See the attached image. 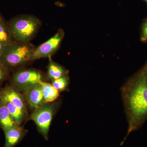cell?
<instances>
[{
    "label": "cell",
    "instance_id": "obj_13",
    "mask_svg": "<svg viewBox=\"0 0 147 147\" xmlns=\"http://www.w3.org/2000/svg\"><path fill=\"white\" fill-rule=\"evenodd\" d=\"M2 100L7 106L9 113L12 116L14 121L16 123V124L18 126H21L28 117V114L24 113L22 110L18 109L11 102Z\"/></svg>",
    "mask_w": 147,
    "mask_h": 147
},
{
    "label": "cell",
    "instance_id": "obj_3",
    "mask_svg": "<svg viewBox=\"0 0 147 147\" xmlns=\"http://www.w3.org/2000/svg\"><path fill=\"white\" fill-rule=\"evenodd\" d=\"M11 35L13 41L30 42L35 36L41 26V22L35 16L20 15L8 22Z\"/></svg>",
    "mask_w": 147,
    "mask_h": 147
},
{
    "label": "cell",
    "instance_id": "obj_17",
    "mask_svg": "<svg viewBox=\"0 0 147 147\" xmlns=\"http://www.w3.org/2000/svg\"><path fill=\"white\" fill-rule=\"evenodd\" d=\"M142 39L144 40H147V21L145 22L142 28Z\"/></svg>",
    "mask_w": 147,
    "mask_h": 147
},
{
    "label": "cell",
    "instance_id": "obj_20",
    "mask_svg": "<svg viewBox=\"0 0 147 147\" xmlns=\"http://www.w3.org/2000/svg\"><path fill=\"white\" fill-rule=\"evenodd\" d=\"M144 1L146 2L147 3V0H144Z\"/></svg>",
    "mask_w": 147,
    "mask_h": 147
},
{
    "label": "cell",
    "instance_id": "obj_5",
    "mask_svg": "<svg viewBox=\"0 0 147 147\" xmlns=\"http://www.w3.org/2000/svg\"><path fill=\"white\" fill-rule=\"evenodd\" d=\"M42 81L41 72L35 69L18 70L11 78V85L23 93L32 86Z\"/></svg>",
    "mask_w": 147,
    "mask_h": 147
},
{
    "label": "cell",
    "instance_id": "obj_7",
    "mask_svg": "<svg viewBox=\"0 0 147 147\" xmlns=\"http://www.w3.org/2000/svg\"><path fill=\"white\" fill-rule=\"evenodd\" d=\"M1 99L11 102L24 113L28 114V105L24 94L11 84L7 85L2 89Z\"/></svg>",
    "mask_w": 147,
    "mask_h": 147
},
{
    "label": "cell",
    "instance_id": "obj_11",
    "mask_svg": "<svg viewBox=\"0 0 147 147\" xmlns=\"http://www.w3.org/2000/svg\"><path fill=\"white\" fill-rule=\"evenodd\" d=\"M69 71L62 66L56 63L50 58L47 68V76L50 80L59 79L65 75H68Z\"/></svg>",
    "mask_w": 147,
    "mask_h": 147
},
{
    "label": "cell",
    "instance_id": "obj_9",
    "mask_svg": "<svg viewBox=\"0 0 147 147\" xmlns=\"http://www.w3.org/2000/svg\"><path fill=\"white\" fill-rule=\"evenodd\" d=\"M22 125L13 127L5 132V141L4 147H14L18 144L28 133Z\"/></svg>",
    "mask_w": 147,
    "mask_h": 147
},
{
    "label": "cell",
    "instance_id": "obj_15",
    "mask_svg": "<svg viewBox=\"0 0 147 147\" xmlns=\"http://www.w3.org/2000/svg\"><path fill=\"white\" fill-rule=\"evenodd\" d=\"M51 84L59 92L66 90L69 84L68 75H65L59 79L51 81Z\"/></svg>",
    "mask_w": 147,
    "mask_h": 147
},
{
    "label": "cell",
    "instance_id": "obj_18",
    "mask_svg": "<svg viewBox=\"0 0 147 147\" xmlns=\"http://www.w3.org/2000/svg\"><path fill=\"white\" fill-rule=\"evenodd\" d=\"M5 45L0 42V57L2 55L4 50L5 47Z\"/></svg>",
    "mask_w": 147,
    "mask_h": 147
},
{
    "label": "cell",
    "instance_id": "obj_10",
    "mask_svg": "<svg viewBox=\"0 0 147 147\" xmlns=\"http://www.w3.org/2000/svg\"><path fill=\"white\" fill-rule=\"evenodd\" d=\"M17 126L7 106L1 98L0 101V127L4 132Z\"/></svg>",
    "mask_w": 147,
    "mask_h": 147
},
{
    "label": "cell",
    "instance_id": "obj_8",
    "mask_svg": "<svg viewBox=\"0 0 147 147\" xmlns=\"http://www.w3.org/2000/svg\"><path fill=\"white\" fill-rule=\"evenodd\" d=\"M40 83L32 86L24 93L27 105L33 111L47 103Z\"/></svg>",
    "mask_w": 147,
    "mask_h": 147
},
{
    "label": "cell",
    "instance_id": "obj_6",
    "mask_svg": "<svg viewBox=\"0 0 147 147\" xmlns=\"http://www.w3.org/2000/svg\"><path fill=\"white\" fill-rule=\"evenodd\" d=\"M64 36L63 30L59 29L52 37L35 48L31 57L30 61L41 58L51 57L59 47Z\"/></svg>",
    "mask_w": 147,
    "mask_h": 147
},
{
    "label": "cell",
    "instance_id": "obj_19",
    "mask_svg": "<svg viewBox=\"0 0 147 147\" xmlns=\"http://www.w3.org/2000/svg\"><path fill=\"white\" fill-rule=\"evenodd\" d=\"M2 89L0 87V101H1V98L2 93Z\"/></svg>",
    "mask_w": 147,
    "mask_h": 147
},
{
    "label": "cell",
    "instance_id": "obj_16",
    "mask_svg": "<svg viewBox=\"0 0 147 147\" xmlns=\"http://www.w3.org/2000/svg\"><path fill=\"white\" fill-rule=\"evenodd\" d=\"M9 73L10 71L0 63V85L9 79Z\"/></svg>",
    "mask_w": 147,
    "mask_h": 147
},
{
    "label": "cell",
    "instance_id": "obj_4",
    "mask_svg": "<svg viewBox=\"0 0 147 147\" xmlns=\"http://www.w3.org/2000/svg\"><path fill=\"white\" fill-rule=\"evenodd\" d=\"M56 105L52 102H47L32 111L30 119L36 125L38 130L46 140L48 139L49 130L53 117L56 112Z\"/></svg>",
    "mask_w": 147,
    "mask_h": 147
},
{
    "label": "cell",
    "instance_id": "obj_14",
    "mask_svg": "<svg viewBox=\"0 0 147 147\" xmlns=\"http://www.w3.org/2000/svg\"><path fill=\"white\" fill-rule=\"evenodd\" d=\"M13 41L8 23L0 15V42L7 45Z\"/></svg>",
    "mask_w": 147,
    "mask_h": 147
},
{
    "label": "cell",
    "instance_id": "obj_1",
    "mask_svg": "<svg viewBox=\"0 0 147 147\" xmlns=\"http://www.w3.org/2000/svg\"><path fill=\"white\" fill-rule=\"evenodd\" d=\"M121 90L128 123L122 145L129 134L140 128L147 120V63Z\"/></svg>",
    "mask_w": 147,
    "mask_h": 147
},
{
    "label": "cell",
    "instance_id": "obj_2",
    "mask_svg": "<svg viewBox=\"0 0 147 147\" xmlns=\"http://www.w3.org/2000/svg\"><path fill=\"white\" fill-rule=\"evenodd\" d=\"M34 49V45L30 42L13 41L5 45L0 57V63L10 71L16 70L30 61Z\"/></svg>",
    "mask_w": 147,
    "mask_h": 147
},
{
    "label": "cell",
    "instance_id": "obj_12",
    "mask_svg": "<svg viewBox=\"0 0 147 147\" xmlns=\"http://www.w3.org/2000/svg\"><path fill=\"white\" fill-rule=\"evenodd\" d=\"M42 93L46 102H52L56 100L59 96V92L53 86L52 84L41 82Z\"/></svg>",
    "mask_w": 147,
    "mask_h": 147
}]
</instances>
